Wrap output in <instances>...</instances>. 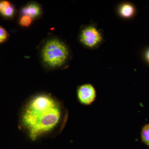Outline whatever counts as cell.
I'll list each match as a JSON object with an SVG mask.
<instances>
[{"mask_svg":"<svg viewBox=\"0 0 149 149\" xmlns=\"http://www.w3.org/2000/svg\"><path fill=\"white\" fill-rule=\"evenodd\" d=\"M67 114L63 105L52 95L40 93L25 102L19 112V128L32 141L56 136L62 130Z\"/></svg>","mask_w":149,"mask_h":149,"instance_id":"obj_1","label":"cell"},{"mask_svg":"<svg viewBox=\"0 0 149 149\" xmlns=\"http://www.w3.org/2000/svg\"><path fill=\"white\" fill-rule=\"evenodd\" d=\"M41 56L47 67L56 69L66 63L69 58V50L65 44L59 39L50 38L42 47Z\"/></svg>","mask_w":149,"mask_h":149,"instance_id":"obj_2","label":"cell"},{"mask_svg":"<svg viewBox=\"0 0 149 149\" xmlns=\"http://www.w3.org/2000/svg\"><path fill=\"white\" fill-rule=\"evenodd\" d=\"M102 40L100 32L93 26L85 27L80 33V41L83 45L89 48L96 47L102 42Z\"/></svg>","mask_w":149,"mask_h":149,"instance_id":"obj_3","label":"cell"},{"mask_svg":"<svg viewBox=\"0 0 149 149\" xmlns=\"http://www.w3.org/2000/svg\"><path fill=\"white\" fill-rule=\"evenodd\" d=\"M96 96L95 89L91 84H84L80 86L77 89V98L82 104H91L95 101Z\"/></svg>","mask_w":149,"mask_h":149,"instance_id":"obj_4","label":"cell"},{"mask_svg":"<svg viewBox=\"0 0 149 149\" xmlns=\"http://www.w3.org/2000/svg\"><path fill=\"white\" fill-rule=\"evenodd\" d=\"M42 11L40 5L35 3L28 4L22 10V13L23 15H28L32 19L39 17L41 15Z\"/></svg>","mask_w":149,"mask_h":149,"instance_id":"obj_5","label":"cell"},{"mask_svg":"<svg viewBox=\"0 0 149 149\" xmlns=\"http://www.w3.org/2000/svg\"><path fill=\"white\" fill-rule=\"evenodd\" d=\"M0 13L6 18H12L15 13V8L9 2L6 1H1Z\"/></svg>","mask_w":149,"mask_h":149,"instance_id":"obj_6","label":"cell"},{"mask_svg":"<svg viewBox=\"0 0 149 149\" xmlns=\"http://www.w3.org/2000/svg\"><path fill=\"white\" fill-rule=\"evenodd\" d=\"M135 12V9L132 5L125 3L120 6L119 12L120 15L123 17L128 18L133 15Z\"/></svg>","mask_w":149,"mask_h":149,"instance_id":"obj_7","label":"cell"},{"mask_svg":"<svg viewBox=\"0 0 149 149\" xmlns=\"http://www.w3.org/2000/svg\"><path fill=\"white\" fill-rule=\"evenodd\" d=\"M141 138L144 143L149 146V124L145 125L142 129Z\"/></svg>","mask_w":149,"mask_h":149,"instance_id":"obj_8","label":"cell"},{"mask_svg":"<svg viewBox=\"0 0 149 149\" xmlns=\"http://www.w3.org/2000/svg\"><path fill=\"white\" fill-rule=\"evenodd\" d=\"M33 19L27 15H23L20 17L19 24L23 27H28L31 25Z\"/></svg>","mask_w":149,"mask_h":149,"instance_id":"obj_9","label":"cell"},{"mask_svg":"<svg viewBox=\"0 0 149 149\" xmlns=\"http://www.w3.org/2000/svg\"><path fill=\"white\" fill-rule=\"evenodd\" d=\"M8 37V34L5 29L0 26V44L5 42Z\"/></svg>","mask_w":149,"mask_h":149,"instance_id":"obj_10","label":"cell"},{"mask_svg":"<svg viewBox=\"0 0 149 149\" xmlns=\"http://www.w3.org/2000/svg\"><path fill=\"white\" fill-rule=\"evenodd\" d=\"M146 58L147 61L149 62V49L147 51L146 54Z\"/></svg>","mask_w":149,"mask_h":149,"instance_id":"obj_11","label":"cell"}]
</instances>
